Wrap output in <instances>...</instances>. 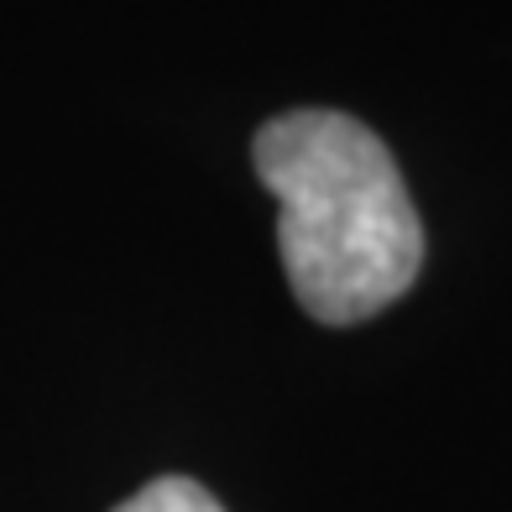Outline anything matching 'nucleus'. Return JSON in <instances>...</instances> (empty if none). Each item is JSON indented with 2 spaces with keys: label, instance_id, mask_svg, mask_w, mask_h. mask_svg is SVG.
<instances>
[{
  "label": "nucleus",
  "instance_id": "obj_1",
  "mask_svg": "<svg viewBox=\"0 0 512 512\" xmlns=\"http://www.w3.org/2000/svg\"><path fill=\"white\" fill-rule=\"evenodd\" d=\"M262 189L277 199V251L298 309L361 324L418 283L424 220L387 142L345 110H288L251 136Z\"/></svg>",
  "mask_w": 512,
  "mask_h": 512
},
{
  "label": "nucleus",
  "instance_id": "obj_2",
  "mask_svg": "<svg viewBox=\"0 0 512 512\" xmlns=\"http://www.w3.org/2000/svg\"><path fill=\"white\" fill-rule=\"evenodd\" d=\"M115 512H225V507L189 476H157L136 497H126Z\"/></svg>",
  "mask_w": 512,
  "mask_h": 512
}]
</instances>
